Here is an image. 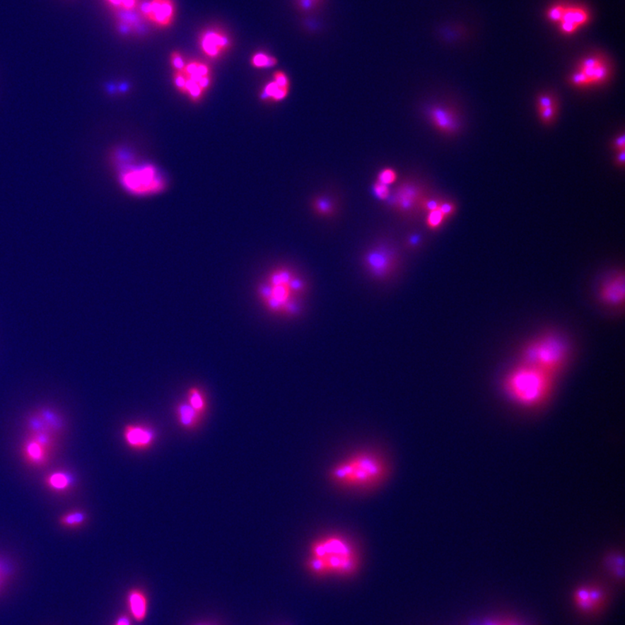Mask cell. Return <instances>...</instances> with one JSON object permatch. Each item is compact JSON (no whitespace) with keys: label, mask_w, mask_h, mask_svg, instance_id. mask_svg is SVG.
Returning <instances> with one entry per match:
<instances>
[{"label":"cell","mask_w":625,"mask_h":625,"mask_svg":"<svg viewBox=\"0 0 625 625\" xmlns=\"http://www.w3.org/2000/svg\"><path fill=\"white\" fill-rule=\"evenodd\" d=\"M361 558L354 542L344 535L329 533L310 544L306 569L318 578L353 577L359 571Z\"/></svg>","instance_id":"1"},{"label":"cell","mask_w":625,"mask_h":625,"mask_svg":"<svg viewBox=\"0 0 625 625\" xmlns=\"http://www.w3.org/2000/svg\"><path fill=\"white\" fill-rule=\"evenodd\" d=\"M308 284L302 276L288 267H277L259 284L257 296L272 314L296 317L303 311V297Z\"/></svg>","instance_id":"2"},{"label":"cell","mask_w":625,"mask_h":625,"mask_svg":"<svg viewBox=\"0 0 625 625\" xmlns=\"http://www.w3.org/2000/svg\"><path fill=\"white\" fill-rule=\"evenodd\" d=\"M388 472L387 461L379 453L361 451L335 464L329 477L335 486L341 489L367 491L381 485Z\"/></svg>","instance_id":"3"},{"label":"cell","mask_w":625,"mask_h":625,"mask_svg":"<svg viewBox=\"0 0 625 625\" xmlns=\"http://www.w3.org/2000/svg\"><path fill=\"white\" fill-rule=\"evenodd\" d=\"M554 380L555 376L550 373L520 362L506 375L503 387L517 405L535 409L547 402Z\"/></svg>","instance_id":"4"},{"label":"cell","mask_w":625,"mask_h":625,"mask_svg":"<svg viewBox=\"0 0 625 625\" xmlns=\"http://www.w3.org/2000/svg\"><path fill=\"white\" fill-rule=\"evenodd\" d=\"M568 358L569 346L566 341L558 334H546L525 346L521 362L556 377L565 368Z\"/></svg>","instance_id":"5"},{"label":"cell","mask_w":625,"mask_h":625,"mask_svg":"<svg viewBox=\"0 0 625 625\" xmlns=\"http://www.w3.org/2000/svg\"><path fill=\"white\" fill-rule=\"evenodd\" d=\"M117 169V179L125 192L136 197L158 195L166 189V179L153 165H121Z\"/></svg>","instance_id":"6"},{"label":"cell","mask_w":625,"mask_h":625,"mask_svg":"<svg viewBox=\"0 0 625 625\" xmlns=\"http://www.w3.org/2000/svg\"><path fill=\"white\" fill-rule=\"evenodd\" d=\"M173 79L179 93L193 103H199L212 86L211 68L201 60H187L182 70L173 71Z\"/></svg>","instance_id":"7"},{"label":"cell","mask_w":625,"mask_h":625,"mask_svg":"<svg viewBox=\"0 0 625 625\" xmlns=\"http://www.w3.org/2000/svg\"><path fill=\"white\" fill-rule=\"evenodd\" d=\"M428 196V190L421 182L407 179L395 187L387 203L397 214L410 218L422 211V201Z\"/></svg>","instance_id":"8"},{"label":"cell","mask_w":625,"mask_h":625,"mask_svg":"<svg viewBox=\"0 0 625 625\" xmlns=\"http://www.w3.org/2000/svg\"><path fill=\"white\" fill-rule=\"evenodd\" d=\"M362 264L369 276L376 280H387L398 270L399 255L390 243H378L366 251Z\"/></svg>","instance_id":"9"},{"label":"cell","mask_w":625,"mask_h":625,"mask_svg":"<svg viewBox=\"0 0 625 625\" xmlns=\"http://www.w3.org/2000/svg\"><path fill=\"white\" fill-rule=\"evenodd\" d=\"M58 443L59 439L47 434L28 433L21 445L22 459L30 467H44L51 461Z\"/></svg>","instance_id":"10"},{"label":"cell","mask_w":625,"mask_h":625,"mask_svg":"<svg viewBox=\"0 0 625 625\" xmlns=\"http://www.w3.org/2000/svg\"><path fill=\"white\" fill-rule=\"evenodd\" d=\"M611 76V66L603 56L586 57L571 75L570 83L578 88L603 85Z\"/></svg>","instance_id":"11"},{"label":"cell","mask_w":625,"mask_h":625,"mask_svg":"<svg viewBox=\"0 0 625 625\" xmlns=\"http://www.w3.org/2000/svg\"><path fill=\"white\" fill-rule=\"evenodd\" d=\"M25 426L28 433L47 434L59 440L66 430V421L58 410L41 407L30 411L26 417Z\"/></svg>","instance_id":"12"},{"label":"cell","mask_w":625,"mask_h":625,"mask_svg":"<svg viewBox=\"0 0 625 625\" xmlns=\"http://www.w3.org/2000/svg\"><path fill=\"white\" fill-rule=\"evenodd\" d=\"M548 20L556 23L563 34L576 33L589 21V13L584 7L559 4L547 11Z\"/></svg>","instance_id":"13"},{"label":"cell","mask_w":625,"mask_h":625,"mask_svg":"<svg viewBox=\"0 0 625 625\" xmlns=\"http://www.w3.org/2000/svg\"><path fill=\"white\" fill-rule=\"evenodd\" d=\"M137 7L144 20L151 22L156 28H170L176 17L174 0H146Z\"/></svg>","instance_id":"14"},{"label":"cell","mask_w":625,"mask_h":625,"mask_svg":"<svg viewBox=\"0 0 625 625\" xmlns=\"http://www.w3.org/2000/svg\"><path fill=\"white\" fill-rule=\"evenodd\" d=\"M606 600V590L598 585L579 586L573 595L575 607L584 615L597 614L604 608Z\"/></svg>","instance_id":"15"},{"label":"cell","mask_w":625,"mask_h":625,"mask_svg":"<svg viewBox=\"0 0 625 625\" xmlns=\"http://www.w3.org/2000/svg\"><path fill=\"white\" fill-rule=\"evenodd\" d=\"M198 45L201 53L211 60L222 58L230 51L231 37L224 30L216 28H207L198 37Z\"/></svg>","instance_id":"16"},{"label":"cell","mask_w":625,"mask_h":625,"mask_svg":"<svg viewBox=\"0 0 625 625\" xmlns=\"http://www.w3.org/2000/svg\"><path fill=\"white\" fill-rule=\"evenodd\" d=\"M426 116L436 131L445 136H452L460 129V119L451 106L434 104L426 109Z\"/></svg>","instance_id":"17"},{"label":"cell","mask_w":625,"mask_h":625,"mask_svg":"<svg viewBox=\"0 0 625 625\" xmlns=\"http://www.w3.org/2000/svg\"><path fill=\"white\" fill-rule=\"evenodd\" d=\"M291 90V80L285 71H274L272 79L262 87L259 98L266 104H277L285 100Z\"/></svg>","instance_id":"18"},{"label":"cell","mask_w":625,"mask_h":625,"mask_svg":"<svg viewBox=\"0 0 625 625\" xmlns=\"http://www.w3.org/2000/svg\"><path fill=\"white\" fill-rule=\"evenodd\" d=\"M123 438L128 448L135 451H146L155 444L156 432L151 426L134 423L124 426Z\"/></svg>","instance_id":"19"},{"label":"cell","mask_w":625,"mask_h":625,"mask_svg":"<svg viewBox=\"0 0 625 625\" xmlns=\"http://www.w3.org/2000/svg\"><path fill=\"white\" fill-rule=\"evenodd\" d=\"M600 299L607 306H622L625 299V278L624 273H617L602 284Z\"/></svg>","instance_id":"20"},{"label":"cell","mask_w":625,"mask_h":625,"mask_svg":"<svg viewBox=\"0 0 625 625\" xmlns=\"http://www.w3.org/2000/svg\"><path fill=\"white\" fill-rule=\"evenodd\" d=\"M127 606L131 617L136 622H143L146 619L148 611L147 594L140 588H132L129 590L127 597Z\"/></svg>","instance_id":"21"},{"label":"cell","mask_w":625,"mask_h":625,"mask_svg":"<svg viewBox=\"0 0 625 625\" xmlns=\"http://www.w3.org/2000/svg\"><path fill=\"white\" fill-rule=\"evenodd\" d=\"M310 209L312 214L321 218H333L337 215L339 203L337 198L329 194H319L312 197Z\"/></svg>","instance_id":"22"},{"label":"cell","mask_w":625,"mask_h":625,"mask_svg":"<svg viewBox=\"0 0 625 625\" xmlns=\"http://www.w3.org/2000/svg\"><path fill=\"white\" fill-rule=\"evenodd\" d=\"M44 483L53 493H66L74 486L75 479L70 472L57 470L45 476Z\"/></svg>","instance_id":"23"},{"label":"cell","mask_w":625,"mask_h":625,"mask_svg":"<svg viewBox=\"0 0 625 625\" xmlns=\"http://www.w3.org/2000/svg\"><path fill=\"white\" fill-rule=\"evenodd\" d=\"M175 414L179 426L186 431L196 430L204 418L186 401L177 404Z\"/></svg>","instance_id":"24"},{"label":"cell","mask_w":625,"mask_h":625,"mask_svg":"<svg viewBox=\"0 0 625 625\" xmlns=\"http://www.w3.org/2000/svg\"><path fill=\"white\" fill-rule=\"evenodd\" d=\"M185 401L195 409L201 416H204L209 409L207 396L203 388L193 386L187 391Z\"/></svg>","instance_id":"25"},{"label":"cell","mask_w":625,"mask_h":625,"mask_svg":"<svg viewBox=\"0 0 625 625\" xmlns=\"http://www.w3.org/2000/svg\"><path fill=\"white\" fill-rule=\"evenodd\" d=\"M88 516L86 512L80 510H70L59 517V523L61 527L66 529H78L86 525Z\"/></svg>","instance_id":"26"},{"label":"cell","mask_w":625,"mask_h":625,"mask_svg":"<svg viewBox=\"0 0 625 625\" xmlns=\"http://www.w3.org/2000/svg\"><path fill=\"white\" fill-rule=\"evenodd\" d=\"M250 64L251 66L258 69V70L271 69L277 66L278 59L276 57L265 52H257L251 56Z\"/></svg>","instance_id":"27"},{"label":"cell","mask_w":625,"mask_h":625,"mask_svg":"<svg viewBox=\"0 0 625 625\" xmlns=\"http://www.w3.org/2000/svg\"><path fill=\"white\" fill-rule=\"evenodd\" d=\"M447 222V218L442 214L439 209L436 211L426 213V224L430 230H437Z\"/></svg>","instance_id":"28"},{"label":"cell","mask_w":625,"mask_h":625,"mask_svg":"<svg viewBox=\"0 0 625 625\" xmlns=\"http://www.w3.org/2000/svg\"><path fill=\"white\" fill-rule=\"evenodd\" d=\"M398 178V173L394 169V168L386 167L380 170V173L377 175L376 181L381 182V184L390 186L395 185V182H397Z\"/></svg>","instance_id":"29"},{"label":"cell","mask_w":625,"mask_h":625,"mask_svg":"<svg viewBox=\"0 0 625 625\" xmlns=\"http://www.w3.org/2000/svg\"><path fill=\"white\" fill-rule=\"evenodd\" d=\"M109 5L118 11L129 13L139 6V0H106Z\"/></svg>","instance_id":"30"},{"label":"cell","mask_w":625,"mask_h":625,"mask_svg":"<svg viewBox=\"0 0 625 625\" xmlns=\"http://www.w3.org/2000/svg\"><path fill=\"white\" fill-rule=\"evenodd\" d=\"M373 195L375 196L377 199L382 201H387L388 199H390L392 189H390V186H387L386 185L381 184V182L378 181H375V184H373Z\"/></svg>","instance_id":"31"},{"label":"cell","mask_w":625,"mask_h":625,"mask_svg":"<svg viewBox=\"0 0 625 625\" xmlns=\"http://www.w3.org/2000/svg\"><path fill=\"white\" fill-rule=\"evenodd\" d=\"M558 99L551 93L540 94L537 98V110H541L558 105Z\"/></svg>","instance_id":"32"},{"label":"cell","mask_w":625,"mask_h":625,"mask_svg":"<svg viewBox=\"0 0 625 625\" xmlns=\"http://www.w3.org/2000/svg\"><path fill=\"white\" fill-rule=\"evenodd\" d=\"M558 112V105L539 110L540 119L544 124H551L554 123L556 117H557Z\"/></svg>","instance_id":"33"},{"label":"cell","mask_w":625,"mask_h":625,"mask_svg":"<svg viewBox=\"0 0 625 625\" xmlns=\"http://www.w3.org/2000/svg\"><path fill=\"white\" fill-rule=\"evenodd\" d=\"M187 60L180 52L173 51L170 53V63L173 71H181L184 69Z\"/></svg>","instance_id":"34"},{"label":"cell","mask_w":625,"mask_h":625,"mask_svg":"<svg viewBox=\"0 0 625 625\" xmlns=\"http://www.w3.org/2000/svg\"><path fill=\"white\" fill-rule=\"evenodd\" d=\"M439 209L441 211L442 214L445 216V218L448 220L450 217H452L453 215L455 214V212L457 211V206L451 201L441 199Z\"/></svg>","instance_id":"35"},{"label":"cell","mask_w":625,"mask_h":625,"mask_svg":"<svg viewBox=\"0 0 625 625\" xmlns=\"http://www.w3.org/2000/svg\"><path fill=\"white\" fill-rule=\"evenodd\" d=\"M422 238L421 235L417 233L410 234L407 236L406 246L409 250H416L421 246Z\"/></svg>","instance_id":"36"},{"label":"cell","mask_w":625,"mask_h":625,"mask_svg":"<svg viewBox=\"0 0 625 625\" xmlns=\"http://www.w3.org/2000/svg\"><path fill=\"white\" fill-rule=\"evenodd\" d=\"M11 571L7 563L0 560V590L6 584L10 577Z\"/></svg>","instance_id":"37"},{"label":"cell","mask_w":625,"mask_h":625,"mask_svg":"<svg viewBox=\"0 0 625 625\" xmlns=\"http://www.w3.org/2000/svg\"><path fill=\"white\" fill-rule=\"evenodd\" d=\"M625 146V136L624 134H622L619 136H617L614 141V144H613V147L616 148L617 151H624Z\"/></svg>","instance_id":"38"},{"label":"cell","mask_w":625,"mask_h":625,"mask_svg":"<svg viewBox=\"0 0 625 625\" xmlns=\"http://www.w3.org/2000/svg\"><path fill=\"white\" fill-rule=\"evenodd\" d=\"M132 619L127 615L118 617L113 625H132Z\"/></svg>","instance_id":"39"},{"label":"cell","mask_w":625,"mask_h":625,"mask_svg":"<svg viewBox=\"0 0 625 625\" xmlns=\"http://www.w3.org/2000/svg\"><path fill=\"white\" fill-rule=\"evenodd\" d=\"M485 625H520L515 622H512V621H490V622H487Z\"/></svg>","instance_id":"40"},{"label":"cell","mask_w":625,"mask_h":625,"mask_svg":"<svg viewBox=\"0 0 625 625\" xmlns=\"http://www.w3.org/2000/svg\"><path fill=\"white\" fill-rule=\"evenodd\" d=\"M617 163L619 167H623L624 165V160H625V151H619V154L617 156Z\"/></svg>","instance_id":"41"},{"label":"cell","mask_w":625,"mask_h":625,"mask_svg":"<svg viewBox=\"0 0 625 625\" xmlns=\"http://www.w3.org/2000/svg\"><path fill=\"white\" fill-rule=\"evenodd\" d=\"M293 1H295V3L302 1L310 2L312 4H314V5H315L316 6L319 7L320 6H321V4L324 1V0H293Z\"/></svg>","instance_id":"42"},{"label":"cell","mask_w":625,"mask_h":625,"mask_svg":"<svg viewBox=\"0 0 625 625\" xmlns=\"http://www.w3.org/2000/svg\"><path fill=\"white\" fill-rule=\"evenodd\" d=\"M194 625H216L214 624L209 623V622H201Z\"/></svg>","instance_id":"43"}]
</instances>
